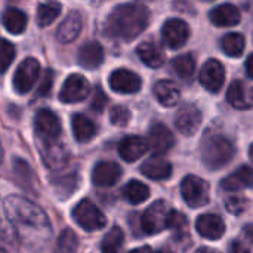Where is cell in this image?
<instances>
[{
	"instance_id": "30bf717a",
	"label": "cell",
	"mask_w": 253,
	"mask_h": 253,
	"mask_svg": "<svg viewBox=\"0 0 253 253\" xmlns=\"http://www.w3.org/2000/svg\"><path fill=\"white\" fill-rule=\"evenodd\" d=\"M202 111L191 104H187L184 107H181L175 116V126L176 129L185 135V136H191L197 132V129L202 125Z\"/></svg>"
},
{
	"instance_id": "83f0119b",
	"label": "cell",
	"mask_w": 253,
	"mask_h": 253,
	"mask_svg": "<svg viewBox=\"0 0 253 253\" xmlns=\"http://www.w3.org/2000/svg\"><path fill=\"white\" fill-rule=\"evenodd\" d=\"M71 126H73L74 138L79 142H87L96 135L95 123L83 114H74L71 120Z\"/></svg>"
},
{
	"instance_id": "4316f807",
	"label": "cell",
	"mask_w": 253,
	"mask_h": 253,
	"mask_svg": "<svg viewBox=\"0 0 253 253\" xmlns=\"http://www.w3.org/2000/svg\"><path fill=\"white\" fill-rule=\"evenodd\" d=\"M227 99H228V102H230L234 108H237V110H248V108L252 107L253 104L248 87H246L245 83L240 82V80H234V82L230 84L228 92H227Z\"/></svg>"
},
{
	"instance_id": "d6986e66",
	"label": "cell",
	"mask_w": 253,
	"mask_h": 253,
	"mask_svg": "<svg viewBox=\"0 0 253 253\" xmlns=\"http://www.w3.org/2000/svg\"><path fill=\"white\" fill-rule=\"evenodd\" d=\"M141 173L153 181H165L172 175V165L166 159L154 156L142 163Z\"/></svg>"
},
{
	"instance_id": "8d00e7d4",
	"label": "cell",
	"mask_w": 253,
	"mask_h": 253,
	"mask_svg": "<svg viewBox=\"0 0 253 253\" xmlns=\"http://www.w3.org/2000/svg\"><path fill=\"white\" fill-rule=\"evenodd\" d=\"M249 206V202L246 197L243 196H233L230 199L225 200V208L228 212H231L233 215H240L243 213Z\"/></svg>"
},
{
	"instance_id": "277c9868",
	"label": "cell",
	"mask_w": 253,
	"mask_h": 253,
	"mask_svg": "<svg viewBox=\"0 0 253 253\" xmlns=\"http://www.w3.org/2000/svg\"><path fill=\"white\" fill-rule=\"evenodd\" d=\"M175 211L165 200L154 202L142 215V230L147 234H157L170 228Z\"/></svg>"
},
{
	"instance_id": "c3c4849f",
	"label": "cell",
	"mask_w": 253,
	"mask_h": 253,
	"mask_svg": "<svg viewBox=\"0 0 253 253\" xmlns=\"http://www.w3.org/2000/svg\"><path fill=\"white\" fill-rule=\"evenodd\" d=\"M249 154H251V159H252V162H253V144H252V147H251V151H249Z\"/></svg>"
},
{
	"instance_id": "f907efd6",
	"label": "cell",
	"mask_w": 253,
	"mask_h": 253,
	"mask_svg": "<svg viewBox=\"0 0 253 253\" xmlns=\"http://www.w3.org/2000/svg\"><path fill=\"white\" fill-rule=\"evenodd\" d=\"M156 253H162V252H156Z\"/></svg>"
},
{
	"instance_id": "2e32d148",
	"label": "cell",
	"mask_w": 253,
	"mask_h": 253,
	"mask_svg": "<svg viewBox=\"0 0 253 253\" xmlns=\"http://www.w3.org/2000/svg\"><path fill=\"white\" fill-rule=\"evenodd\" d=\"M122 175V169L114 162H99L92 170V182L98 187L114 185Z\"/></svg>"
},
{
	"instance_id": "1f68e13d",
	"label": "cell",
	"mask_w": 253,
	"mask_h": 253,
	"mask_svg": "<svg viewBox=\"0 0 253 253\" xmlns=\"http://www.w3.org/2000/svg\"><path fill=\"white\" fill-rule=\"evenodd\" d=\"M125 242V234L122 231V228L119 227H113L104 237L102 240V252L104 253H117L120 251L122 245Z\"/></svg>"
},
{
	"instance_id": "ac0fdd59",
	"label": "cell",
	"mask_w": 253,
	"mask_h": 253,
	"mask_svg": "<svg viewBox=\"0 0 253 253\" xmlns=\"http://www.w3.org/2000/svg\"><path fill=\"white\" fill-rule=\"evenodd\" d=\"M147 150H148V142L144 138L135 135L123 138L119 144V153L122 159L126 162H135L141 159L147 153Z\"/></svg>"
},
{
	"instance_id": "7402d4cb",
	"label": "cell",
	"mask_w": 253,
	"mask_h": 253,
	"mask_svg": "<svg viewBox=\"0 0 253 253\" xmlns=\"http://www.w3.org/2000/svg\"><path fill=\"white\" fill-rule=\"evenodd\" d=\"M40 151H42L43 162L50 169H59L68 160V153L65 151L64 145L59 141L49 142V144H40Z\"/></svg>"
},
{
	"instance_id": "ffe728a7",
	"label": "cell",
	"mask_w": 253,
	"mask_h": 253,
	"mask_svg": "<svg viewBox=\"0 0 253 253\" xmlns=\"http://www.w3.org/2000/svg\"><path fill=\"white\" fill-rule=\"evenodd\" d=\"M77 59L83 68L95 70L104 62V49L98 42H87L80 47Z\"/></svg>"
},
{
	"instance_id": "6da1fadb",
	"label": "cell",
	"mask_w": 253,
	"mask_h": 253,
	"mask_svg": "<svg viewBox=\"0 0 253 253\" xmlns=\"http://www.w3.org/2000/svg\"><path fill=\"white\" fill-rule=\"evenodd\" d=\"M3 209L19 243L28 251H42L52 237V224L46 212L22 196H9Z\"/></svg>"
},
{
	"instance_id": "484cf974",
	"label": "cell",
	"mask_w": 253,
	"mask_h": 253,
	"mask_svg": "<svg viewBox=\"0 0 253 253\" xmlns=\"http://www.w3.org/2000/svg\"><path fill=\"white\" fill-rule=\"evenodd\" d=\"M154 95L163 107H175L179 102V89L172 80H160L154 84Z\"/></svg>"
},
{
	"instance_id": "9a60e30c",
	"label": "cell",
	"mask_w": 253,
	"mask_h": 253,
	"mask_svg": "<svg viewBox=\"0 0 253 253\" xmlns=\"http://www.w3.org/2000/svg\"><path fill=\"white\" fill-rule=\"evenodd\" d=\"M148 142V147H151L156 154H163L175 145V136L163 123H154L150 129Z\"/></svg>"
},
{
	"instance_id": "836d02e7",
	"label": "cell",
	"mask_w": 253,
	"mask_h": 253,
	"mask_svg": "<svg viewBox=\"0 0 253 253\" xmlns=\"http://www.w3.org/2000/svg\"><path fill=\"white\" fill-rule=\"evenodd\" d=\"M15 55H16L15 46L6 39L0 37V74L7 71V68L15 59Z\"/></svg>"
},
{
	"instance_id": "5bb4252c",
	"label": "cell",
	"mask_w": 253,
	"mask_h": 253,
	"mask_svg": "<svg viewBox=\"0 0 253 253\" xmlns=\"http://www.w3.org/2000/svg\"><path fill=\"white\" fill-rule=\"evenodd\" d=\"M197 233L208 240H219L225 233V224L221 216L213 213H206L196 221Z\"/></svg>"
},
{
	"instance_id": "cb8c5ba5",
	"label": "cell",
	"mask_w": 253,
	"mask_h": 253,
	"mask_svg": "<svg viewBox=\"0 0 253 253\" xmlns=\"http://www.w3.org/2000/svg\"><path fill=\"white\" fill-rule=\"evenodd\" d=\"M222 188L225 191H239L242 188L253 187V169L249 166H242L230 176L222 181Z\"/></svg>"
},
{
	"instance_id": "f546056e",
	"label": "cell",
	"mask_w": 253,
	"mask_h": 253,
	"mask_svg": "<svg viewBox=\"0 0 253 253\" xmlns=\"http://www.w3.org/2000/svg\"><path fill=\"white\" fill-rule=\"evenodd\" d=\"M123 194L126 197V200L132 205H141L144 203L148 197H150V188L139 182V181H130L126 184Z\"/></svg>"
},
{
	"instance_id": "f6af8a7d",
	"label": "cell",
	"mask_w": 253,
	"mask_h": 253,
	"mask_svg": "<svg viewBox=\"0 0 253 253\" xmlns=\"http://www.w3.org/2000/svg\"><path fill=\"white\" fill-rule=\"evenodd\" d=\"M129 253H151V249L148 246H142V248H138V249H133Z\"/></svg>"
},
{
	"instance_id": "ba28073f",
	"label": "cell",
	"mask_w": 253,
	"mask_h": 253,
	"mask_svg": "<svg viewBox=\"0 0 253 253\" xmlns=\"http://www.w3.org/2000/svg\"><path fill=\"white\" fill-rule=\"evenodd\" d=\"M181 194L190 208H203L209 203V184L199 176L188 175L181 184Z\"/></svg>"
},
{
	"instance_id": "60d3db41",
	"label": "cell",
	"mask_w": 253,
	"mask_h": 253,
	"mask_svg": "<svg viewBox=\"0 0 253 253\" xmlns=\"http://www.w3.org/2000/svg\"><path fill=\"white\" fill-rule=\"evenodd\" d=\"M105 104H107V96H105V93L102 92L101 87H96V89H95V93H93V99H92V102H90V108H92L93 111H96V113H101V111L104 110Z\"/></svg>"
},
{
	"instance_id": "d4e9b609",
	"label": "cell",
	"mask_w": 253,
	"mask_h": 253,
	"mask_svg": "<svg viewBox=\"0 0 253 253\" xmlns=\"http://www.w3.org/2000/svg\"><path fill=\"white\" fill-rule=\"evenodd\" d=\"M27 13L18 7H7L3 15H1V22L3 27L10 33V34H22L27 28Z\"/></svg>"
},
{
	"instance_id": "44dd1931",
	"label": "cell",
	"mask_w": 253,
	"mask_h": 253,
	"mask_svg": "<svg viewBox=\"0 0 253 253\" xmlns=\"http://www.w3.org/2000/svg\"><path fill=\"white\" fill-rule=\"evenodd\" d=\"M211 21L218 27H234L240 22L242 13L240 10L230 3L219 4L211 10Z\"/></svg>"
},
{
	"instance_id": "7dc6e473",
	"label": "cell",
	"mask_w": 253,
	"mask_h": 253,
	"mask_svg": "<svg viewBox=\"0 0 253 253\" xmlns=\"http://www.w3.org/2000/svg\"><path fill=\"white\" fill-rule=\"evenodd\" d=\"M3 162V148H1V144H0V165Z\"/></svg>"
},
{
	"instance_id": "ab89813d",
	"label": "cell",
	"mask_w": 253,
	"mask_h": 253,
	"mask_svg": "<svg viewBox=\"0 0 253 253\" xmlns=\"http://www.w3.org/2000/svg\"><path fill=\"white\" fill-rule=\"evenodd\" d=\"M53 79H55L53 71H52V70H47V71L44 73V77H43V80H42V84H40V87H39V90H37L39 96H46V95H49V92H50V89H52V86H53Z\"/></svg>"
},
{
	"instance_id": "8fae6325",
	"label": "cell",
	"mask_w": 253,
	"mask_h": 253,
	"mask_svg": "<svg viewBox=\"0 0 253 253\" xmlns=\"http://www.w3.org/2000/svg\"><path fill=\"white\" fill-rule=\"evenodd\" d=\"M225 80V70L224 65L218 59H209L203 65L200 71V82L205 89H208L212 93H216L221 90Z\"/></svg>"
},
{
	"instance_id": "7bdbcfd3",
	"label": "cell",
	"mask_w": 253,
	"mask_h": 253,
	"mask_svg": "<svg viewBox=\"0 0 253 253\" xmlns=\"http://www.w3.org/2000/svg\"><path fill=\"white\" fill-rule=\"evenodd\" d=\"M243 234H245L246 240H248L251 245H253V225H248V227L245 228Z\"/></svg>"
},
{
	"instance_id": "d6a6232c",
	"label": "cell",
	"mask_w": 253,
	"mask_h": 253,
	"mask_svg": "<svg viewBox=\"0 0 253 253\" xmlns=\"http://www.w3.org/2000/svg\"><path fill=\"white\" fill-rule=\"evenodd\" d=\"M176 74L182 79H190L193 74H194V70H196V59L191 53H184V55H179L173 59L172 62Z\"/></svg>"
},
{
	"instance_id": "7c38bea8",
	"label": "cell",
	"mask_w": 253,
	"mask_h": 253,
	"mask_svg": "<svg viewBox=\"0 0 253 253\" xmlns=\"http://www.w3.org/2000/svg\"><path fill=\"white\" fill-rule=\"evenodd\" d=\"M110 87L117 93H136L141 89V79L130 70L119 68L110 76Z\"/></svg>"
},
{
	"instance_id": "4fadbf2b",
	"label": "cell",
	"mask_w": 253,
	"mask_h": 253,
	"mask_svg": "<svg viewBox=\"0 0 253 253\" xmlns=\"http://www.w3.org/2000/svg\"><path fill=\"white\" fill-rule=\"evenodd\" d=\"M162 34H163L165 43L169 47L178 49L187 43V40L190 37V28L182 19L173 18V19L166 21V24L163 25Z\"/></svg>"
},
{
	"instance_id": "f35d334b",
	"label": "cell",
	"mask_w": 253,
	"mask_h": 253,
	"mask_svg": "<svg viewBox=\"0 0 253 253\" xmlns=\"http://www.w3.org/2000/svg\"><path fill=\"white\" fill-rule=\"evenodd\" d=\"M71 181L76 182L77 176L76 175H65V176L53 178L52 184L56 188V191H67V196H68V194H71L76 190V185H71Z\"/></svg>"
},
{
	"instance_id": "e575fe53",
	"label": "cell",
	"mask_w": 253,
	"mask_h": 253,
	"mask_svg": "<svg viewBox=\"0 0 253 253\" xmlns=\"http://www.w3.org/2000/svg\"><path fill=\"white\" fill-rule=\"evenodd\" d=\"M79 248V240L77 236L71 231V230H65L62 231V234L59 236L58 240V249L61 253H76Z\"/></svg>"
},
{
	"instance_id": "9c48e42d",
	"label": "cell",
	"mask_w": 253,
	"mask_h": 253,
	"mask_svg": "<svg viewBox=\"0 0 253 253\" xmlns=\"http://www.w3.org/2000/svg\"><path fill=\"white\" fill-rule=\"evenodd\" d=\"M90 93V84L86 77L82 74H71L67 77L64 82L61 92H59V99L65 104H74L86 99Z\"/></svg>"
},
{
	"instance_id": "f1b7e54d",
	"label": "cell",
	"mask_w": 253,
	"mask_h": 253,
	"mask_svg": "<svg viewBox=\"0 0 253 253\" xmlns=\"http://www.w3.org/2000/svg\"><path fill=\"white\" fill-rule=\"evenodd\" d=\"M245 36L240 33H230L225 34L221 40V46L222 50L233 58H239L242 56L243 50H245Z\"/></svg>"
},
{
	"instance_id": "52a82bcc",
	"label": "cell",
	"mask_w": 253,
	"mask_h": 253,
	"mask_svg": "<svg viewBox=\"0 0 253 253\" xmlns=\"http://www.w3.org/2000/svg\"><path fill=\"white\" fill-rule=\"evenodd\" d=\"M40 76V62L36 58H25L16 68L13 74V89L19 95L28 93Z\"/></svg>"
},
{
	"instance_id": "603a6c76",
	"label": "cell",
	"mask_w": 253,
	"mask_h": 253,
	"mask_svg": "<svg viewBox=\"0 0 253 253\" xmlns=\"http://www.w3.org/2000/svg\"><path fill=\"white\" fill-rule=\"evenodd\" d=\"M136 53L141 58V61L145 65L151 67V68H159L165 62V52H163V49L157 43H154L153 40L142 42L138 46Z\"/></svg>"
},
{
	"instance_id": "ee69618b",
	"label": "cell",
	"mask_w": 253,
	"mask_h": 253,
	"mask_svg": "<svg viewBox=\"0 0 253 253\" xmlns=\"http://www.w3.org/2000/svg\"><path fill=\"white\" fill-rule=\"evenodd\" d=\"M246 70H248L249 77L253 80V53L248 58V61H246Z\"/></svg>"
},
{
	"instance_id": "3957f363",
	"label": "cell",
	"mask_w": 253,
	"mask_h": 253,
	"mask_svg": "<svg viewBox=\"0 0 253 253\" xmlns=\"http://www.w3.org/2000/svg\"><path fill=\"white\" fill-rule=\"evenodd\" d=\"M202 160L211 169L216 170L230 163L236 154L233 142L219 133H209L203 138L200 145Z\"/></svg>"
},
{
	"instance_id": "bcb514c9",
	"label": "cell",
	"mask_w": 253,
	"mask_h": 253,
	"mask_svg": "<svg viewBox=\"0 0 253 253\" xmlns=\"http://www.w3.org/2000/svg\"><path fill=\"white\" fill-rule=\"evenodd\" d=\"M196 253H215V252H212L211 249H208V248H200V249H197L196 251Z\"/></svg>"
},
{
	"instance_id": "7a4b0ae2",
	"label": "cell",
	"mask_w": 253,
	"mask_h": 253,
	"mask_svg": "<svg viewBox=\"0 0 253 253\" xmlns=\"http://www.w3.org/2000/svg\"><path fill=\"white\" fill-rule=\"evenodd\" d=\"M150 24V10L141 3H125L113 9L110 13L105 30L108 36L132 42L136 39Z\"/></svg>"
},
{
	"instance_id": "681fc988",
	"label": "cell",
	"mask_w": 253,
	"mask_h": 253,
	"mask_svg": "<svg viewBox=\"0 0 253 253\" xmlns=\"http://www.w3.org/2000/svg\"><path fill=\"white\" fill-rule=\"evenodd\" d=\"M0 253H7V251H6L4 248H1V246H0Z\"/></svg>"
},
{
	"instance_id": "5b68a950",
	"label": "cell",
	"mask_w": 253,
	"mask_h": 253,
	"mask_svg": "<svg viewBox=\"0 0 253 253\" xmlns=\"http://www.w3.org/2000/svg\"><path fill=\"white\" fill-rule=\"evenodd\" d=\"M34 132L40 144L56 142L61 136V120L50 110H39L34 117Z\"/></svg>"
},
{
	"instance_id": "b9f144b4",
	"label": "cell",
	"mask_w": 253,
	"mask_h": 253,
	"mask_svg": "<svg viewBox=\"0 0 253 253\" xmlns=\"http://www.w3.org/2000/svg\"><path fill=\"white\" fill-rule=\"evenodd\" d=\"M228 253H249V251H248L240 242H234V243L230 246V252Z\"/></svg>"
},
{
	"instance_id": "4dcf8cb0",
	"label": "cell",
	"mask_w": 253,
	"mask_h": 253,
	"mask_svg": "<svg viewBox=\"0 0 253 253\" xmlns=\"http://www.w3.org/2000/svg\"><path fill=\"white\" fill-rule=\"evenodd\" d=\"M61 13V4L56 1H47V3H42L37 9V24L39 27H47L50 25L58 15Z\"/></svg>"
},
{
	"instance_id": "d590c367",
	"label": "cell",
	"mask_w": 253,
	"mask_h": 253,
	"mask_svg": "<svg viewBox=\"0 0 253 253\" xmlns=\"http://www.w3.org/2000/svg\"><path fill=\"white\" fill-rule=\"evenodd\" d=\"M170 228L175 231V239H178V240L185 239L188 236V221H187V218L184 215L175 212L173 218H172Z\"/></svg>"
},
{
	"instance_id": "8992f818",
	"label": "cell",
	"mask_w": 253,
	"mask_h": 253,
	"mask_svg": "<svg viewBox=\"0 0 253 253\" xmlns=\"http://www.w3.org/2000/svg\"><path fill=\"white\" fill-rule=\"evenodd\" d=\"M73 219L84 231H98L105 227L107 218L90 200L84 199L73 209Z\"/></svg>"
},
{
	"instance_id": "e0dca14e",
	"label": "cell",
	"mask_w": 253,
	"mask_h": 253,
	"mask_svg": "<svg viewBox=\"0 0 253 253\" xmlns=\"http://www.w3.org/2000/svg\"><path fill=\"white\" fill-rule=\"evenodd\" d=\"M82 27H83V19H82L80 12L71 10L65 16V19L61 22V25L58 27L56 39L61 43H71L79 37V34L82 31Z\"/></svg>"
},
{
	"instance_id": "74e56055",
	"label": "cell",
	"mask_w": 253,
	"mask_h": 253,
	"mask_svg": "<svg viewBox=\"0 0 253 253\" xmlns=\"http://www.w3.org/2000/svg\"><path fill=\"white\" fill-rule=\"evenodd\" d=\"M129 119H130V113L123 105H116L110 111V120L116 126H125V125H127Z\"/></svg>"
}]
</instances>
